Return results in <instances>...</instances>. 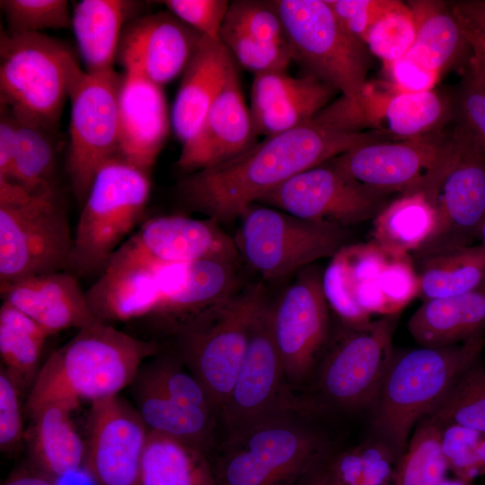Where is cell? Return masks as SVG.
<instances>
[{"label": "cell", "mask_w": 485, "mask_h": 485, "mask_svg": "<svg viewBox=\"0 0 485 485\" xmlns=\"http://www.w3.org/2000/svg\"><path fill=\"white\" fill-rule=\"evenodd\" d=\"M390 141L374 132H342L310 122L265 137L219 164L183 178L179 198L208 218L240 217L266 193L295 175L364 144Z\"/></svg>", "instance_id": "6da1fadb"}, {"label": "cell", "mask_w": 485, "mask_h": 485, "mask_svg": "<svg viewBox=\"0 0 485 485\" xmlns=\"http://www.w3.org/2000/svg\"><path fill=\"white\" fill-rule=\"evenodd\" d=\"M159 351L156 342L111 324L99 322L77 330L41 366L23 409L31 417L48 403L75 410L83 401L119 395L134 382L144 361Z\"/></svg>", "instance_id": "7a4b0ae2"}, {"label": "cell", "mask_w": 485, "mask_h": 485, "mask_svg": "<svg viewBox=\"0 0 485 485\" xmlns=\"http://www.w3.org/2000/svg\"><path fill=\"white\" fill-rule=\"evenodd\" d=\"M482 345L481 334L447 347L393 350L368 411L373 442L398 462L413 429L432 413L459 374L480 356Z\"/></svg>", "instance_id": "3957f363"}, {"label": "cell", "mask_w": 485, "mask_h": 485, "mask_svg": "<svg viewBox=\"0 0 485 485\" xmlns=\"http://www.w3.org/2000/svg\"><path fill=\"white\" fill-rule=\"evenodd\" d=\"M313 414L287 411L226 436L214 466L217 485H287L330 454Z\"/></svg>", "instance_id": "277c9868"}, {"label": "cell", "mask_w": 485, "mask_h": 485, "mask_svg": "<svg viewBox=\"0 0 485 485\" xmlns=\"http://www.w3.org/2000/svg\"><path fill=\"white\" fill-rule=\"evenodd\" d=\"M74 236L57 191L0 177V286L69 269Z\"/></svg>", "instance_id": "5b68a950"}, {"label": "cell", "mask_w": 485, "mask_h": 485, "mask_svg": "<svg viewBox=\"0 0 485 485\" xmlns=\"http://www.w3.org/2000/svg\"><path fill=\"white\" fill-rule=\"evenodd\" d=\"M151 182L148 172L116 156L96 173L75 227L69 269L100 275L140 225Z\"/></svg>", "instance_id": "8992f818"}, {"label": "cell", "mask_w": 485, "mask_h": 485, "mask_svg": "<svg viewBox=\"0 0 485 485\" xmlns=\"http://www.w3.org/2000/svg\"><path fill=\"white\" fill-rule=\"evenodd\" d=\"M79 69L66 46L50 36L1 31V105L17 119L56 130Z\"/></svg>", "instance_id": "52a82bcc"}, {"label": "cell", "mask_w": 485, "mask_h": 485, "mask_svg": "<svg viewBox=\"0 0 485 485\" xmlns=\"http://www.w3.org/2000/svg\"><path fill=\"white\" fill-rule=\"evenodd\" d=\"M264 303L262 287H248L172 334L175 357L203 384L219 410L243 360L251 322Z\"/></svg>", "instance_id": "ba28073f"}, {"label": "cell", "mask_w": 485, "mask_h": 485, "mask_svg": "<svg viewBox=\"0 0 485 485\" xmlns=\"http://www.w3.org/2000/svg\"><path fill=\"white\" fill-rule=\"evenodd\" d=\"M293 60L345 96L366 83V46L341 23L327 0H273Z\"/></svg>", "instance_id": "9c48e42d"}, {"label": "cell", "mask_w": 485, "mask_h": 485, "mask_svg": "<svg viewBox=\"0 0 485 485\" xmlns=\"http://www.w3.org/2000/svg\"><path fill=\"white\" fill-rule=\"evenodd\" d=\"M456 117L455 99L435 89L407 93L366 82L354 96L341 95L311 122L342 132H374L391 141L443 131Z\"/></svg>", "instance_id": "30bf717a"}, {"label": "cell", "mask_w": 485, "mask_h": 485, "mask_svg": "<svg viewBox=\"0 0 485 485\" xmlns=\"http://www.w3.org/2000/svg\"><path fill=\"white\" fill-rule=\"evenodd\" d=\"M423 193L435 208L436 225L419 257L472 245L485 219V151L459 120L450 132L446 156Z\"/></svg>", "instance_id": "8fae6325"}, {"label": "cell", "mask_w": 485, "mask_h": 485, "mask_svg": "<svg viewBox=\"0 0 485 485\" xmlns=\"http://www.w3.org/2000/svg\"><path fill=\"white\" fill-rule=\"evenodd\" d=\"M396 322V315L383 316L364 328L348 327L336 341L316 373L318 411H369L394 350Z\"/></svg>", "instance_id": "7c38bea8"}, {"label": "cell", "mask_w": 485, "mask_h": 485, "mask_svg": "<svg viewBox=\"0 0 485 485\" xmlns=\"http://www.w3.org/2000/svg\"><path fill=\"white\" fill-rule=\"evenodd\" d=\"M236 246L265 278H278L344 246L342 227L301 219L271 207L251 205L240 216Z\"/></svg>", "instance_id": "4fadbf2b"}, {"label": "cell", "mask_w": 485, "mask_h": 485, "mask_svg": "<svg viewBox=\"0 0 485 485\" xmlns=\"http://www.w3.org/2000/svg\"><path fill=\"white\" fill-rule=\"evenodd\" d=\"M291 387L273 337L272 307L265 302L251 322L243 360L220 409L226 436L278 413L318 411L311 400L295 396Z\"/></svg>", "instance_id": "5bb4252c"}, {"label": "cell", "mask_w": 485, "mask_h": 485, "mask_svg": "<svg viewBox=\"0 0 485 485\" xmlns=\"http://www.w3.org/2000/svg\"><path fill=\"white\" fill-rule=\"evenodd\" d=\"M119 84L120 75L114 70L91 74L80 68L69 86L66 166L74 194L81 204L100 168L118 156Z\"/></svg>", "instance_id": "9a60e30c"}, {"label": "cell", "mask_w": 485, "mask_h": 485, "mask_svg": "<svg viewBox=\"0 0 485 485\" xmlns=\"http://www.w3.org/2000/svg\"><path fill=\"white\" fill-rule=\"evenodd\" d=\"M385 197L348 177L330 160L295 175L259 202L301 219L343 227L375 217Z\"/></svg>", "instance_id": "2e32d148"}, {"label": "cell", "mask_w": 485, "mask_h": 485, "mask_svg": "<svg viewBox=\"0 0 485 485\" xmlns=\"http://www.w3.org/2000/svg\"><path fill=\"white\" fill-rule=\"evenodd\" d=\"M450 133L421 138L367 143L334 158L331 163L367 189L388 196L424 192L449 147Z\"/></svg>", "instance_id": "e0dca14e"}, {"label": "cell", "mask_w": 485, "mask_h": 485, "mask_svg": "<svg viewBox=\"0 0 485 485\" xmlns=\"http://www.w3.org/2000/svg\"><path fill=\"white\" fill-rule=\"evenodd\" d=\"M305 269L272 307V331L291 386L313 375L329 330L328 303L322 281Z\"/></svg>", "instance_id": "ac0fdd59"}, {"label": "cell", "mask_w": 485, "mask_h": 485, "mask_svg": "<svg viewBox=\"0 0 485 485\" xmlns=\"http://www.w3.org/2000/svg\"><path fill=\"white\" fill-rule=\"evenodd\" d=\"M149 429L119 395L91 403L84 467L94 485H138Z\"/></svg>", "instance_id": "d6986e66"}, {"label": "cell", "mask_w": 485, "mask_h": 485, "mask_svg": "<svg viewBox=\"0 0 485 485\" xmlns=\"http://www.w3.org/2000/svg\"><path fill=\"white\" fill-rule=\"evenodd\" d=\"M202 37L168 10L141 16L124 27L117 60L163 86L183 73Z\"/></svg>", "instance_id": "ffe728a7"}, {"label": "cell", "mask_w": 485, "mask_h": 485, "mask_svg": "<svg viewBox=\"0 0 485 485\" xmlns=\"http://www.w3.org/2000/svg\"><path fill=\"white\" fill-rule=\"evenodd\" d=\"M233 264L208 260L161 265L157 271L158 301L146 318L174 334L196 316L235 293Z\"/></svg>", "instance_id": "44dd1931"}, {"label": "cell", "mask_w": 485, "mask_h": 485, "mask_svg": "<svg viewBox=\"0 0 485 485\" xmlns=\"http://www.w3.org/2000/svg\"><path fill=\"white\" fill-rule=\"evenodd\" d=\"M122 245L157 265L208 260L234 263L239 256L235 242L217 222L178 215L146 220Z\"/></svg>", "instance_id": "7402d4cb"}, {"label": "cell", "mask_w": 485, "mask_h": 485, "mask_svg": "<svg viewBox=\"0 0 485 485\" xmlns=\"http://www.w3.org/2000/svg\"><path fill=\"white\" fill-rule=\"evenodd\" d=\"M235 66L199 128L181 145L180 167L196 172L225 162L257 143Z\"/></svg>", "instance_id": "603a6c76"}, {"label": "cell", "mask_w": 485, "mask_h": 485, "mask_svg": "<svg viewBox=\"0 0 485 485\" xmlns=\"http://www.w3.org/2000/svg\"><path fill=\"white\" fill-rule=\"evenodd\" d=\"M171 125L163 86L124 71L119 89L118 156L149 172L166 141Z\"/></svg>", "instance_id": "cb8c5ba5"}, {"label": "cell", "mask_w": 485, "mask_h": 485, "mask_svg": "<svg viewBox=\"0 0 485 485\" xmlns=\"http://www.w3.org/2000/svg\"><path fill=\"white\" fill-rule=\"evenodd\" d=\"M337 91L320 79L286 71L254 75L250 111L257 135L269 137L310 123Z\"/></svg>", "instance_id": "d4e9b609"}, {"label": "cell", "mask_w": 485, "mask_h": 485, "mask_svg": "<svg viewBox=\"0 0 485 485\" xmlns=\"http://www.w3.org/2000/svg\"><path fill=\"white\" fill-rule=\"evenodd\" d=\"M148 261L121 245L99 278L85 291L96 319L106 324L146 318L159 296L157 271Z\"/></svg>", "instance_id": "484cf974"}, {"label": "cell", "mask_w": 485, "mask_h": 485, "mask_svg": "<svg viewBox=\"0 0 485 485\" xmlns=\"http://www.w3.org/2000/svg\"><path fill=\"white\" fill-rule=\"evenodd\" d=\"M0 292L3 302L29 316L50 336L99 322L89 307L77 276L67 270L1 285Z\"/></svg>", "instance_id": "4316f807"}, {"label": "cell", "mask_w": 485, "mask_h": 485, "mask_svg": "<svg viewBox=\"0 0 485 485\" xmlns=\"http://www.w3.org/2000/svg\"><path fill=\"white\" fill-rule=\"evenodd\" d=\"M234 66V57L220 40L202 37L172 105V127L181 145L198 131Z\"/></svg>", "instance_id": "83f0119b"}, {"label": "cell", "mask_w": 485, "mask_h": 485, "mask_svg": "<svg viewBox=\"0 0 485 485\" xmlns=\"http://www.w3.org/2000/svg\"><path fill=\"white\" fill-rule=\"evenodd\" d=\"M407 328L421 347L441 348L463 343L485 330V282L454 296L424 301Z\"/></svg>", "instance_id": "f1b7e54d"}, {"label": "cell", "mask_w": 485, "mask_h": 485, "mask_svg": "<svg viewBox=\"0 0 485 485\" xmlns=\"http://www.w3.org/2000/svg\"><path fill=\"white\" fill-rule=\"evenodd\" d=\"M72 411L64 404L48 403L30 417L25 433L32 467L54 481L84 466L85 443L75 429Z\"/></svg>", "instance_id": "f546056e"}, {"label": "cell", "mask_w": 485, "mask_h": 485, "mask_svg": "<svg viewBox=\"0 0 485 485\" xmlns=\"http://www.w3.org/2000/svg\"><path fill=\"white\" fill-rule=\"evenodd\" d=\"M415 22L414 42L405 57L437 73L470 58V46L451 4L436 0L408 1Z\"/></svg>", "instance_id": "4dcf8cb0"}, {"label": "cell", "mask_w": 485, "mask_h": 485, "mask_svg": "<svg viewBox=\"0 0 485 485\" xmlns=\"http://www.w3.org/2000/svg\"><path fill=\"white\" fill-rule=\"evenodd\" d=\"M136 5L125 0H82L75 4L71 27L86 72L114 70L120 37Z\"/></svg>", "instance_id": "1f68e13d"}, {"label": "cell", "mask_w": 485, "mask_h": 485, "mask_svg": "<svg viewBox=\"0 0 485 485\" xmlns=\"http://www.w3.org/2000/svg\"><path fill=\"white\" fill-rule=\"evenodd\" d=\"M138 485H217V481L207 452L149 430Z\"/></svg>", "instance_id": "d6a6232c"}, {"label": "cell", "mask_w": 485, "mask_h": 485, "mask_svg": "<svg viewBox=\"0 0 485 485\" xmlns=\"http://www.w3.org/2000/svg\"><path fill=\"white\" fill-rule=\"evenodd\" d=\"M435 208L423 192L400 195L373 220V242L391 258L419 252L435 231Z\"/></svg>", "instance_id": "836d02e7"}, {"label": "cell", "mask_w": 485, "mask_h": 485, "mask_svg": "<svg viewBox=\"0 0 485 485\" xmlns=\"http://www.w3.org/2000/svg\"><path fill=\"white\" fill-rule=\"evenodd\" d=\"M131 386L135 408L150 431L181 439L208 452L219 414L182 405L137 376Z\"/></svg>", "instance_id": "e575fe53"}, {"label": "cell", "mask_w": 485, "mask_h": 485, "mask_svg": "<svg viewBox=\"0 0 485 485\" xmlns=\"http://www.w3.org/2000/svg\"><path fill=\"white\" fill-rule=\"evenodd\" d=\"M421 260L418 297L423 302L462 295L485 282V249L481 243L442 250Z\"/></svg>", "instance_id": "d590c367"}, {"label": "cell", "mask_w": 485, "mask_h": 485, "mask_svg": "<svg viewBox=\"0 0 485 485\" xmlns=\"http://www.w3.org/2000/svg\"><path fill=\"white\" fill-rule=\"evenodd\" d=\"M50 335L29 316L3 302L0 307V357L21 392L31 389L42 350Z\"/></svg>", "instance_id": "8d00e7d4"}, {"label": "cell", "mask_w": 485, "mask_h": 485, "mask_svg": "<svg viewBox=\"0 0 485 485\" xmlns=\"http://www.w3.org/2000/svg\"><path fill=\"white\" fill-rule=\"evenodd\" d=\"M14 119L15 151L8 172L0 177L20 184L31 193L56 191L53 179L57 154L56 130Z\"/></svg>", "instance_id": "74e56055"}, {"label": "cell", "mask_w": 485, "mask_h": 485, "mask_svg": "<svg viewBox=\"0 0 485 485\" xmlns=\"http://www.w3.org/2000/svg\"><path fill=\"white\" fill-rule=\"evenodd\" d=\"M441 425L432 417L414 428L397 462L396 485H442L448 465L441 446Z\"/></svg>", "instance_id": "f35d334b"}, {"label": "cell", "mask_w": 485, "mask_h": 485, "mask_svg": "<svg viewBox=\"0 0 485 485\" xmlns=\"http://www.w3.org/2000/svg\"><path fill=\"white\" fill-rule=\"evenodd\" d=\"M428 417L442 427L458 425L485 435V364L480 356L459 374Z\"/></svg>", "instance_id": "ab89813d"}, {"label": "cell", "mask_w": 485, "mask_h": 485, "mask_svg": "<svg viewBox=\"0 0 485 485\" xmlns=\"http://www.w3.org/2000/svg\"><path fill=\"white\" fill-rule=\"evenodd\" d=\"M137 376L182 405L220 416L208 391L175 356L157 354L154 359L142 365Z\"/></svg>", "instance_id": "60d3db41"}, {"label": "cell", "mask_w": 485, "mask_h": 485, "mask_svg": "<svg viewBox=\"0 0 485 485\" xmlns=\"http://www.w3.org/2000/svg\"><path fill=\"white\" fill-rule=\"evenodd\" d=\"M0 7L10 34L71 27L72 13L66 0H1Z\"/></svg>", "instance_id": "b9f144b4"}, {"label": "cell", "mask_w": 485, "mask_h": 485, "mask_svg": "<svg viewBox=\"0 0 485 485\" xmlns=\"http://www.w3.org/2000/svg\"><path fill=\"white\" fill-rule=\"evenodd\" d=\"M220 40L233 57L254 75L286 71L293 60L288 44H269L257 40L225 21L220 32Z\"/></svg>", "instance_id": "7bdbcfd3"}, {"label": "cell", "mask_w": 485, "mask_h": 485, "mask_svg": "<svg viewBox=\"0 0 485 485\" xmlns=\"http://www.w3.org/2000/svg\"><path fill=\"white\" fill-rule=\"evenodd\" d=\"M415 34L412 13L407 3L401 2L371 27L365 44L372 54L387 65L406 56Z\"/></svg>", "instance_id": "ee69618b"}, {"label": "cell", "mask_w": 485, "mask_h": 485, "mask_svg": "<svg viewBox=\"0 0 485 485\" xmlns=\"http://www.w3.org/2000/svg\"><path fill=\"white\" fill-rule=\"evenodd\" d=\"M225 21L257 40L269 44H288L274 1H234L229 5Z\"/></svg>", "instance_id": "f6af8a7d"}, {"label": "cell", "mask_w": 485, "mask_h": 485, "mask_svg": "<svg viewBox=\"0 0 485 485\" xmlns=\"http://www.w3.org/2000/svg\"><path fill=\"white\" fill-rule=\"evenodd\" d=\"M482 436L476 430L458 425L442 427L441 446L448 469L466 484L481 474L475 448Z\"/></svg>", "instance_id": "bcb514c9"}, {"label": "cell", "mask_w": 485, "mask_h": 485, "mask_svg": "<svg viewBox=\"0 0 485 485\" xmlns=\"http://www.w3.org/2000/svg\"><path fill=\"white\" fill-rule=\"evenodd\" d=\"M160 3L202 36L220 40V32L230 5L228 1L165 0Z\"/></svg>", "instance_id": "7dc6e473"}, {"label": "cell", "mask_w": 485, "mask_h": 485, "mask_svg": "<svg viewBox=\"0 0 485 485\" xmlns=\"http://www.w3.org/2000/svg\"><path fill=\"white\" fill-rule=\"evenodd\" d=\"M376 281L386 299L390 315H396L419 295V273L410 256L392 258Z\"/></svg>", "instance_id": "c3c4849f"}, {"label": "cell", "mask_w": 485, "mask_h": 485, "mask_svg": "<svg viewBox=\"0 0 485 485\" xmlns=\"http://www.w3.org/2000/svg\"><path fill=\"white\" fill-rule=\"evenodd\" d=\"M16 384L4 367H0V450L14 454L21 449L25 433L20 397Z\"/></svg>", "instance_id": "681fc988"}, {"label": "cell", "mask_w": 485, "mask_h": 485, "mask_svg": "<svg viewBox=\"0 0 485 485\" xmlns=\"http://www.w3.org/2000/svg\"><path fill=\"white\" fill-rule=\"evenodd\" d=\"M455 99L456 118L485 151V83L467 66Z\"/></svg>", "instance_id": "f907efd6"}, {"label": "cell", "mask_w": 485, "mask_h": 485, "mask_svg": "<svg viewBox=\"0 0 485 485\" xmlns=\"http://www.w3.org/2000/svg\"><path fill=\"white\" fill-rule=\"evenodd\" d=\"M344 27L364 44L371 27L396 8L397 0H327ZM366 45V44H365Z\"/></svg>", "instance_id": "816d5d0a"}, {"label": "cell", "mask_w": 485, "mask_h": 485, "mask_svg": "<svg viewBox=\"0 0 485 485\" xmlns=\"http://www.w3.org/2000/svg\"><path fill=\"white\" fill-rule=\"evenodd\" d=\"M384 66L392 80L390 85L401 92L420 93L432 90L440 76L405 56Z\"/></svg>", "instance_id": "f5cc1de1"}, {"label": "cell", "mask_w": 485, "mask_h": 485, "mask_svg": "<svg viewBox=\"0 0 485 485\" xmlns=\"http://www.w3.org/2000/svg\"><path fill=\"white\" fill-rule=\"evenodd\" d=\"M17 142L16 121L9 109L1 105L0 116V176L11 166Z\"/></svg>", "instance_id": "db71d44e"}, {"label": "cell", "mask_w": 485, "mask_h": 485, "mask_svg": "<svg viewBox=\"0 0 485 485\" xmlns=\"http://www.w3.org/2000/svg\"><path fill=\"white\" fill-rule=\"evenodd\" d=\"M352 291L356 303L367 314L391 316L386 299L376 280L357 283L353 286Z\"/></svg>", "instance_id": "11a10c76"}, {"label": "cell", "mask_w": 485, "mask_h": 485, "mask_svg": "<svg viewBox=\"0 0 485 485\" xmlns=\"http://www.w3.org/2000/svg\"><path fill=\"white\" fill-rule=\"evenodd\" d=\"M471 55L468 66L485 83V33L470 26L465 31Z\"/></svg>", "instance_id": "9f6ffc18"}, {"label": "cell", "mask_w": 485, "mask_h": 485, "mask_svg": "<svg viewBox=\"0 0 485 485\" xmlns=\"http://www.w3.org/2000/svg\"><path fill=\"white\" fill-rule=\"evenodd\" d=\"M331 452L306 470L293 485H334L331 473Z\"/></svg>", "instance_id": "6f0895ef"}, {"label": "cell", "mask_w": 485, "mask_h": 485, "mask_svg": "<svg viewBox=\"0 0 485 485\" xmlns=\"http://www.w3.org/2000/svg\"><path fill=\"white\" fill-rule=\"evenodd\" d=\"M451 5L456 13L485 33V0H463Z\"/></svg>", "instance_id": "680465c9"}, {"label": "cell", "mask_w": 485, "mask_h": 485, "mask_svg": "<svg viewBox=\"0 0 485 485\" xmlns=\"http://www.w3.org/2000/svg\"><path fill=\"white\" fill-rule=\"evenodd\" d=\"M3 485H57L55 481L36 469H20L11 474Z\"/></svg>", "instance_id": "91938a15"}, {"label": "cell", "mask_w": 485, "mask_h": 485, "mask_svg": "<svg viewBox=\"0 0 485 485\" xmlns=\"http://www.w3.org/2000/svg\"><path fill=\"white\" fill-rule=\"evenodd\" d=\"M475 454L481 474H483L485 473V435H483L478 442L475 448Z\"/></svg>", "instance_id": "94428289"}, {"label": "cell", "mask_w": 485, "mask_h": 485, "mask_svg": "<svg viewBox=\"0 0 485 485\" xmlns=\"http://www.w3.org/2000/svg\"><path fill=\"white\" fill-rule=\"evenodd\" d=\"M477 238L481 241V244L485 249V219L480 226Z\"/></svg>", "instance_id": "6125c7cd"}, {"label": "cell", "mask_w": 485, "mask_h": 485, "mask_svg": "<svg viewBox=\"0 0 485 485\" xmlns=\"http://www.w3.org/2000/svg\"><path fill=\"white\" fill-rule=\"evenodd\" d=\"M294 482H295V481H294ZM294 482H291V483H289V484H287V485H293V484H294Z\"/></svg>", "instance_id": "be15d7a7"}]
</instances>
